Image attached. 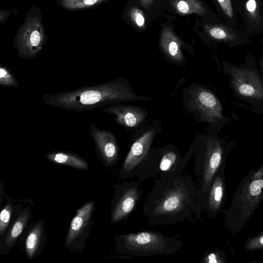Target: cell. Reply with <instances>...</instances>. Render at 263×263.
<instances>
[{
    "instance_id": "4",
    "label": "cell",
    "mask_w": 263,
    "mask_h": 263,
    "mask_svg": "<svg viewBox=\"0 0 263 263\" xmlns=\"http://www.w3.org/2000/svg\"><path fill=\"white\" fill-rule=\"evenodd\" d=\"M178 237L152 231L120 234L114 238L115 249L124 256L168 255L181 248L182 242Z\"/></svg>"
},
{
    "instance_id": "19",
    "label": "cell",
    "mask_w": 263,
    "mask_h": 263,
    "mask_svg": "<svg viewBox=\"0 0 263 263\" xmlns=\"http://www.w3.org/2000/svg\"><path fill=\"white\" fill-rule=\"evenodd\" d=\"M45 157L52 163L67 165L80 170L86 171L89 167L84 159L69 151H52L46 154Z\"/></svg>"
},
{
    "instance_id": "5",
    "label": "cell",
    "mask_w": 263,
    "mask_h": 263,
    "mask_svg": "<svg viewBox=\"0 0 263 263\" xmlns=\"http://www.w3.org/2000/svg\"><path fill=\"white\" fill-rule=\"evenodd\" d=\"M42 18L41 9L36 5L26 12L13 41V46L21 59L34 60L47 42Z\"/></svg>"
},
{
    "instance_id": "11",
    "label": "cell",
    "mask_w": 263,
    "mask_h": 263,
    "mask_svg": "<svg viewBox=\"0 0 263 263\" xmlns=\"http://www.w3.org/2000/svg\"><path fill=\"white\" fill-rule=\"evenodd\" d=\"M97 155L106 167L115 165L119 160V148L116 137L109 130L99 128L94 123L89 126Z\"/></svg>"
},
{
    "instance_id": "31",
    "label": "cell",
    "mask_w": 263,
    "mask_h": 263,
    "mask_svg": "<svg viewBox=\"0 0 263 263\" xmlns=\"http://www.w3.org/2000/svg\"><path fill=\"white\" fill-rule=\"evenodd\" d=\"M140 1L144 7L147 8L152 5L154 0H140Z\"/></svg>"
},
{
    "instance_id": "2",
    "label": "cell",
    "mask_w": 263,
    "mask_h": 263,
    "mask_svg": "<svg viewBox=\"0 0 263 263\" xmlns=\"http://www.w3.org/2000/svg\"><path fill=\"white\" fill-rule=\"evenodd\" d=\"M152 98L137 95L122 78L91 86H83L72 91L45 93L44 103L53 107L81 112L122 101L144 100Z\"/></svg>"
},
{
    "instance_id": "7",
    "label": "cell",
    "mask_w": 263,
    "mask_h": 263,
    "mask_svg": "<svg viewBox=\"0 0 263 263\" xmlns=\"http://www.w3.org/2000/svg\"><path fill=\"white\" fill-rule=\"evenodd\" d=\"M225 156L221 143L213 138L206 140L203 151L196 156L194 174L202 201L217 172L226 163Z\"/></svg>"
},
{
    "instance_id": "3",
    "label": "cell",
    "mask_w": 263,
    "mask_h": 263,
    "mask_svg": "<svg viewBox=\"0 0 263 263\" xmlns=\"http://www.w3.org/2000/svg\"><path fill=\"white\" fill-rule=\"evenodd\" d=\"M263 199V164L250 170L234 192L224 212L223 226L232 234L239 232Z\"/></svg>"
},
{
    "instance_id": "18",
    "label": "cell",
    "mask_w": 263,
    "mask_h": 263,
    "mask_svg": "<svg viewBox=\"0 0 263 263\" xmlns=\"http://www.w3.org/2000/svg\"><path fill=\"white\" fill-rule=\"evenodd\" d=\"M160 44L163 51L171 59L180 62L184 60L181 49V42L172 29L165 26L162 31Z\"/></svg>"
},
{
    "instance_id": "26",
    "label": "cell",
    "mask_w": 263,
    "mask_h": 263,
    "mask_svg": "<svg viewBox=\"0 0 263 263\" xmlns=\"http://www.w3.org/2000/svg\"><path fill=\"white\" fill-rule=\"evenodd\" d=\"M129 15L133 23L140 28H144L145 19L143 12L136 7H133L129 11Z\"/></svg>"
},
{
    "instance_id": "32",
    "label": "cell",
    "mask_w": 263,
    "mask_h": 263,
    "mask_svg": "<svg viewBox=\"0 0 263 263\" xmlns=\"http://www.w3.org/2000/svg\"><path fill=\"white\" fill-rule=\"evenodd\" d=\"M262 66H263V62H262Z\"/></svg>"
},
{
    "instance_id": "14",
    "label": "cell",
    "mask_w": 263,
    "mask_h": 263,
    "mask_svg": "<svg viewBox=\"0 0 263 263\" xmlns=\"http://www.w3.org/2000/svg\"><path fill=\"white\" fill-rule=\"evenodd\" d=\"M232 84L240 96L257 100H263V83L253 70L233 69Z\"/></svg>"
},
{
    "instance_id": "13",
    "label": "cell",
    "mask_w": 263,
    "mask_h": 263,
    "mask_svg": "<svg viewBox=\"0 0 263 263\" xmlns=\"http://www.w3.org/2000/svg\"><path fill=\"white\" fill-rule=\"evenodd\" d=\"M191 95V106L199 112L204 121L215 123L224 118L222 106L212 92L198 87L192 90Z\"/></svg>"
},
{
    "instance_id": "23",
    "label": "cell",
    "mask_w": 263,
    "mask_h": 263,
    "mask_svg": "<svg viewBox=\"0 0 263 263\" xmlns=\"http://www.w3.org/2000/svg\"><path fill=\"white\" fill-rule=\"evenodd\" d=\"M0 85L3 87L14 88L19 86L16 77L6 66H0Z\"/></svg>"
},
{
    "instance_id": "1",
    "label": "cell",
    "mask_w": 263,
    "mask_h": 263,
    "mask_svg": "<svg viewBox=\"0 0 263 263\" xmlns=\"http://www.w3.org/2000/svg\"><path fill=\"white\" fill-rule=\"evenodd\" d=\"M202 212L196 184L182 173L159 177L146 197L142 213L149 224L166 226L185 221L195 223Z\"/></svg>"
},
{
    "instance_id": "29",
    "label": "cell",
    "mask_w": 263,
    "mask_h": 263,
    "mask_svg": "<svg viewBox=\"0 0 263 263\" xmlns=\"http://www.w3.org/2000/svg\"><path fill=\"white\" fill-rule=\"evenodd\" d=\"M246 8L247 10L253 13L256 8V2L255 0H249L246 3Z\"/></svg>"
},
{
    "instance_id": "25",
    "label": "cell",
    "mask_w": 263,
    "mask_h": 263,
    "mask_svg": "<svg viewBox=\"0 0 263 263\" xmlns=\"http://www.w3.org/2000/svg\"><path fill=\"white\" fill-rule=\"evenodd\" d=\"M244 248L246 251L263 250V233L248 238L245 241Z\"/></svg>"
},
{
    "instance_id": "30",
    "label": "cell",
    "mask_w": 263,
    "mask_h": 263,
    "mask_svg": "<svg viewBox=\"0 0 263 263\" xmlns=\"http://www.w3.org/2000/svg\"><path fill=\"white\" fill-rule=\"evenodd\" d=\"M11 11L1 10L0 11V24H2L9 17Z\"/></svg>"
},
{
    "instance_id": "24",
    "label": "cell",
    "mask_w": 263,
    "mask_h": 263,
    "mask_svg": "<svg viewBox=\"0 0 263 263\" xmlns=\"http://www.w3.org/2000/svg\"><path fill=\"white\" fill-rule=\"evenodd\" d=\"M201 262L223 263L226 262V258L223 252L216 249L211 251H206L203 256Z\"/></svg>"
},
{
    "instance_id": "17",
    "label": "cell",
    "mask_w": 263,
    "mask_h": 263,
    "mask_svg": "<svg viewBox=\"0 0 263 263\" xmlns=\"http://www.w3.org/2000/svg\"><path fill=\"white\" fill-rule=\"evenodd\" d=\"M46 242L44 222L40 220L33 224L24 241V249L29 259H32L42 252Z\"/></svg>"
},
{
    "instance_id": "10",
    "label": "cell",
    "mask_w": 263,
    "mask_h": 263,
    "mask_svg": "<svg viewBox=\"0 0 263 263\" xmlns=\"http://www.w3.org/2000/svg\"><path fill=\"white\" fill-rule=\"evenodd\" d=\"M155 135V129H148L133 143L119 172V179L132 178L134 171L149 154Z\"/></svg>"
},
{
    "instance_id": "22",
    "label": "cell",
    "mask_w": 263,
    "mask_h": 263,
    "mask_svg": "<svg viewBox=\"0 0 263 263\" xmlns=\"http://www.w3.org/2000/svg\"><path fill=\"white\" fill-rule=\"evenodd\" d=\"M108 0H57L58 4L68 11L85 10L97 7Z\"/></svg>"
},
{
    "instance_id": "16",
    "label": "cell",
    "mask_w": 263,
    "mask_h": 263,
    "mask_svg": "<svg viewBox=\"0 0 263 263\" xmlns=\"http://www.w3.org/2000/svg\"><path fill=\"white\" fill-rule=\"evenodd\" d=\"M104 112L115 116V121L125 127L133 128L139 126L146 118L147 112L136 106L114 103L105 107Z\"/></svg>"
},
{
    "instance_id": "20",
    "label": "cell",
    "mask_w": 263,
    "mask_h": 263,
    "mask_svg": "<svg viewBox=\"0 0 263 263\" xmlns=\"http://www.w3.org/2000/svg\"><path fill=\"white\" fill-rule=\"evenodd\" d=\"M171 4L181 15L195 13L203 15L206 13V9L199 0H172Z\"/></svg>"
},
{
    "instance_id": "21",
    "label": "cell",
    "mask_w": 263,
    "mask_h": 263,
    "mask_svg": "<svg viewBox=\"0 0 263 263\" xmlns=\"http://www.w3.org/2000/svg\"><path fill=\"white\" fill-rule=\"evenodd\" d=\"M23 206L14 205L11 198L6 202L0 214V236L7 231L16 213Z\"/></svg>"
},
{
    "instance_id": "12",
    "label": "cell",
    "mask_w": 263,
    "mask_h": 263,
    "mask_svg": "<svg viewBox=\"0 0 263 263\" xmlns=\"http://www.w3.org/2000/svg\"><path fill=\"white\" fill-rule=\"evenodd\" d=\"M225 165L224 163L217 172L202 201L203 212L209 218H214L221 212L228 197Z\"/></svg>"
},
{
    "instance_id": "6",
    "label": "cell",
    "mask_w": 263,
    "mask_h": 263,
    "mask_svg": "<svg viewBox=\"0 0 263 263\" xmlns=\"http://www.w3.org/2000/svg\"><path fill=\"white\" fill-rule=\"evenodd\" d=\"M189 160V156L182 158L174 148H167L155 154L150 151L146 158L134 171L132 177L137 176L138 181L142 182L158 176L182 173Z\"/></svg>"
},
{
    "instance_id": "9",
    "label": "cell",
    "mask_w": 263,
    "mask_h": 263,
    "mask_svg": "<svg viewBox=\"0 0 263 263\" xmlns=\"http://www.w3.org/2000/svg\"><path fill=\"white\" fill-rule=\"evenodd\" d=\"M95 209V202L90 201L77 210L71 221L65 241L66 248L70 251H83L93 223L92 215Z\"/></svg>"
},
{
    "instance_id": "8",
    "label": "cell",
    "mask_w": 263,
    "mask_h": 263,
    "mask_svg": "<svg viewBox=\"0 0 263 263\" xmlns=\"http://www.w3.org/2000/svg\"><path fill=\"white\" fill-rule=\"evenodd\" d=\"M139 181L123 180L115 184V194L111 201L110 222L115 224L127 219L135 209L142 195Z\"/></svg>"
},
{
    "instance_id": "15",
    "label": "cell",
    "mask_w": 263,
    "mask_h": 263,
    "mask_svg": "<svg viewBox=\"0 0 263 263\" xmlns=\"http://www.w3.org/2000/svg\"><path fill=\"white\" fill-rule=\"evenodd\" d=\"M32 216L31 208L23 206L16 213L7 231L1 237L0 255H7L15 245Z\"/></svg>"
},
{
    "instance_id": "27",
    "label": "cell",
    "mask_w": 263,
    "mask_h": 263,
    "mask_svg": "<svg viewBox=\"0 0 263 263\" xmlns=\"http://www.w3.org/2000/svg\"><path fill=\"white\" fill-rule=\"evenodd\" d=\"M209 34L213 38L219 40H226L228 38L227 32L222 28L219 27H212L206 28Z\"/></svg>"
},
{
    "instance_id": "28",
    "label": "cell",
    "mask_w": 263,
    "mask_h": 263,
    "mask_svg": "<svg viewBox=\"0 0 263 263\" xmlns=\"http://www.w3.org/2000/svg\"><path fill=\"white\" fill-rule=\"evenodd\" d=\"M224 14L230 18L233 16V10L231 0H217Z\"/></svg>"
}]
</instances>
